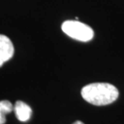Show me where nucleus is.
I'll use <instances>...</instances> for the list:
<instances>
[{"label": "nucleus", "mask_w": 124, "mask_h": 124, "mask_svg": "<svg viewBox=\"0 0 124 124\" xmlns=\"http://www.w3.org/2000/svg\"><path fill=\"white\" fill-rule=\"evenodd\" d=\"M82 97L94 105H106L116 101L118 90L109 83H91L84 86L81 91Z\"/></svg>", "instance_id": "obj_1"}, {"label": "nucleus", "mask_w": 124, "mask_h": 124, "mask_svg": "<svg viewBox=\"0 0 124 124\" xmlns=\"http://www.w3.org/2000/svg\"><path fill=\"white\" fill-rule=\"evenodd\" d=\"M62 30L68 36L82 42H87L94 37L91 27L78 20H67L62 24Z\"/></svg>", "instance_id": "obj_2"}, {"label": "nucleus", "mask_w": 124, "mask_h": 124, "mask_svg": "<svg viewBox=\"0 0 124 124\" xmlns=\"http://www.w3.org/2000/svg\"><path fill=\"white\" fill-rule=\"evenodd\" d=\"M73 124H84L83 122H81V121H76V122H75Z\"/></svg>", "instance_id": "obj_6"}, {"label": "nucleus", "mask_w": 124, "mask_h": 124, "mask_svg": "<svg viewBox=\"0 0 124 124\" xmlns=\"http://www.w3.org/2000/svg\"><path fill=\"white\" fill-rule=\"evenodd\" d=\"M15 114L20 122H27L31 118L32 110L27 104L22 101H17L14 106Z\"/></svg>", "instance_id": "obj_4"}, {"label": "nucleus", "mask_w": 124, "mask_h": 124, "mask_svg": "<svg viewBox=\"0 0 124 124\" xmlns=\"http://www.w3.org/2000/svg\"><path fill=\"white\" fill-rule=\"evenodd\" d=\"M12 110H14V106L11 102L7 100L0 101V124H4L6 123L5 115L9 114Z\"/></svg>", "instance_id": "obj_5"}, {"label": "nucleus", "mask_w": 124, "mask_h": 124, "mask_svg": "<svg viewBox=\"0 0 124 124\" xmlns=\"http://www.w3.org/2000/svg\"><path fill=\"white\" fill-rule=\"evenodd\" d=\"M15 48L11 40L4 35L0 34V68L14 55Z\"/></svg>", "instance_id": "obj_3"}]
</instances>
